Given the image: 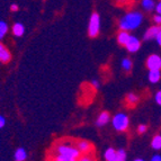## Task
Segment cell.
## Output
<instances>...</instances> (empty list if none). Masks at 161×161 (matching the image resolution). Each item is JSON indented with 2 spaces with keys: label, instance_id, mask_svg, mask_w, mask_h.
I'll use <instances>...</instances> for the list:
<instances>
[{
  "label": "cell",
  "instance_id": "cell-5",
  "mask_svg": "<svg viewBox=\"0 0 161 161\" xmlns=\"http://www.w3.org/2000/svg\"><path fill=\"white\" fill-rule=\"evenodd\" d=\"M147 67L149 70H160L161 69V58L157 54L150 55L147 60Z\"/></svg>",
  "mask_w": 161,
  "mask_h": 161
},
{
  "label": "cell",
  "instance_id": "cell-9",
  "mask_svg": "<svg viewBox=\"0 0 161 161\" xmlns=\"http://www.w3.org/2000/svg\"><path fill=\"white\" fill-rule=\"evenodd\" d=\"M75 145H77V148L80 150V152H82V153H88L89 151H90V149H92L90 143L87 142V141H83V140L78 141V142L75 143Z\"/></svg>",
  "mask_w": 161,
  "mask_h": 161
},
{
  "label": "cell",
  "instance_id": "cell-28",
  "mask_svg": "<svg viewBox=\"0 0 161 161\" xmlns=\"http://www.w3.org/2000/svg\"><path fill=\"white\" fill-rule=\"evenodd\" d=\"M156 10H157V13H158V14H160V15H161V3H159L158 5H157V7H156Z\"/></svg>",
  "mask_w": 161,
  "mask_h": 161
},
{
  "label": "cell",
  "instance_id": "cell-11",
  "mask_svg": "<svg viewBox=\"0 0 161 161\" xmlns=\"http://www.w3.org/2000/svg\"><path fill=\"white\" fill-rule=\"evenodd\" d=\"M108 121H109V114L106 113V112H103V113L98 116V119H97L96 124H97V126L100 127V126L106 125V124L108 123Z\"/></svg>",
  "mask_w": 161,
  "mask_h": 161
},
{
  "label": "cell",
  "instance_id": "cell-18",
  "mask_svg": "<svg viewBox=\"0 0 161 161\" xmlns=\"http://www.w3.org/2000/svg\"><path fill=\"white\" fill-rule=\"evenodd\" d=\"M7 32H8V25L3 20H0V40L5 36Z\"/></svg>",
  "mask_w": 161,
  "mask_h": 161
},
{
  "label": "cell",
  "instance_id": "cell-1",
  "mask_svg": "<svg viewBox=\"0 0 161 161\" xmlns=\"http://www.w3.org/2000/svg\"><path fill=\"white\" fill-rule=\"evenodd\" d=\"M55 153H54L53 159L57 161H75L79 160L80 158V150L77 148V145L72 144H65V143H61V144L57 145L54 149Z\"/></svg>",
  "mask_w": 161,
  "mask_h": 161
},
{
  "label": "cell",
  "instance_id": "cell-22",
  "mask_svg": "<svg viewBox=\"0 0 161 161\" xmlns=\"http://www.w3.org/2000/svg\"><path fill=\"white\" fill-rule=\"evenodd\" d=\"M156 102L161 106V90L156 94Z\"/></svg>",
  "mask_w": 161,
  "mask_h": 161
},
{
  "label": "cell",
  "instance_id": "cell-20",
  "mask_svg": "<svg viewBox=\"0 0 161 161\" xmlns=\"http://www.w3.org/2000/svg\"><path fill=\"white\" fill-rule=\"evenodd\" d=\"M126 100H127V103H129V104L135 105L137 102H139V98H137L136 95H134V94H129V95H127V97H126Z\"/></svg>",
  "mask_w": 161,
  "mask_h": 161
},
{
  "label": "cell",
  "instance_id": "cell-21",
  "mask_svg": "<svg viewBox=\"0 0 161 161\" xmlns=\"http://www.w3.org/2000/svg\"><path fill=\"white\" fill-rule=\"evenodd\" d=\"M122 67H123V69L125 71H130L132 68V61L130 59H124L122 61Z\"/></svg>",
  "mask_w": 161,
  "mask_h": 161
},
{
  "label": "cell",
  "instance_id": "cell-4",
  "mask_svg": "<svg viewBox=\"0 0 161 161\" xmlns=\"http://www.w3.org/2000/svg\"><path fill=\"white\" fill-rule=\"evenodd\" d=\"M129 117L123 113L117 114L113 118V126L116 131H125L129 127Z\"/></svg>",
  "mask_w": 161,
  "mask_h": 161
},
{
  "label": "cell",
  "instance_id": "cell-23",
  "mask_svg": "<svg viewBox=\"0 0 161 161\" xmlns=\"http://www.w3.org/2000/svg\"><path fill=\"white\" fill-rule=\"evenodd\" d=\"M137 131H139L140 134H142V133H144V132L147 131V126H145V125H140Z\"/></svg>",
  "mask_w": 161,
  "mask_h": 161
},
{
  "label": "cell",
  "instance_id": "cell-26",
  "mask_svg": "<svg viewBox=\"0 0 161 161\" xmlns=\"http://www.w3.org/2000/svg\"><path fill=\"white\" fill-rule=\"evenodd\" d=\"M156 40H157V42H158V44L161 46V31L158 33V35L156 36Z\"/></svg>",
  "mask_w": 161,
  "mask_h": 161
},
{
  "label": "cell",
  "instance_id": "cell-10",
  "mask_svg": "<svg viewBox=\"0 0 161 161\" xmlns=\"http://www.w3.org/2000/svg\"><path fill=\"white\" fill-rule=\"evenodd\" d=\"M130 36H131V35L127 33V31H122V32H119L117 35V42L121 44V45L125 46L127 43V41H129Z\"/></svg>",
  "mask_w": 161,
  "mask_h": 161
},
{
  "label": "cell",
  "instance_id": "cell-14",
  "mask_svg": "<svg viewBox=\"0 0 161 161\" xmlns=\"http://www.w3.org/2000/svg\"><path fill=\"white\" fill-rule=\"evenodd\" d=\"M27 158V152L25 151V149L19 148L15 151V160L16 161H24Z\"/></svg>",
  "mask_w": 161,
  "mask_h": 161
},
{
  "label": "cell",
  "instance_id": "cell-15",
  "mask_svg": "<svg viewBox=\"0 0 161 161\" xmlns=\"http://www.w3.org/2000/svg\"><path fill=\"white\" fill-rule=\"evenodd\" d=\"M105 159L108 161H116V151L113 148H109L105 152Z\"/></svg>",
  "mask_w": 161,
  "mask_h": 161
},
{
  "label": "cell",
  "instance_id": "cell-7",
  "mask_svg": "<svg viewBox=\"0 0 161 161\" xmlns=\"http://www.w3.org/2000/svg\"><path fill=\"white\" fill-rule=\"evenodd\" d=\"M10 52L8 51V48L6 47L3 44L0 43V62L3 63H7L10 61Z\"/></svg>",
  "mask_w": 161,
  "mask_h": 161
},
{
  "label": "cell",
  "instance_id": "cell-12",
  "mask_svg": "<svg viewBox=\"0 0 161 161\" xmlns=\"http://www.w3.org/2000/svg\"><path fill=\"white\" fill-rule=\"evenodd\" d=\"M13 33L15 36H17V37H20V36H23L25 33V27L23 24H20V23H16V24L13 26Z\"/></svg>",
  "mask_w": 161,
  "mask_h": 161
},
{
  "label": "cell",
  "instance_id": "cell-27",
  "mask_svg": "<svg viewBox=\"0 0 161 161\" xmlns=\"http://www.w3.org/2000/svg\"><path fill=\"white\" fill-rule=\"evenodd\" d=\"M92 85L95 87V88H99V82H98L97 80H92Z\"/></svg>",
  "mask_w": 161,
  "mask_h": 161
},
{
  "label": "cell",
  "instance_id": "cell-8",
  "mask_svg": "<svg viewBox=\"0 0 161 161\" xmlns=\"http://www.w3.org/2000/svg\"><path fill=\"white\" fill-rule=\"evenodd\" d=\"M161 31L160 26H153L150 27L149 30H147L144 34V40H151V38H156V36L158 35V33Z\"/></svg>",
  "mask_w": 161,
  "mask_h": 161
},
{
  "label": "cell",
  "instance_id": "cell-13",
  "mask_svg": "<svg viewBox=\"0 0 161 161\" xmlns=\"http://www.w3.org/2000/svg\"><path fill=\"white\" fill-rule=\"evenodd\" d=\"M161 78V73L160 70H150V73H149V80L152 83H157Z\"/></svg>",
  "mask_w": 161,
  "mask_h": 161
},
{
  "label": "cell",
  "instance_id": "cell-16",
  "mask_svg": "<svg viewBox=\"0 0 161 161\" xmlns=\"http://www.w3.org/2000/svg\"><path fill=\"white\" fill-rule=\"evenodd\" d=\"M151 145H152V148L154 149V150H160L161 149V135H157V136L152 140Z\"/></svg>",
  "mask_w": 161,
  "mask_h": 161
},
{
  "label": "cell",
  "instance_id": "cell-3",
  "mask_svg": "<svg viewBox=\"0 0 161 161\" xmlns=\"http://www.w3.org/2000/svg\"><path fill=\"white\" fill-rule=\"evenodd\" d=\"M100 30V17L97 13H94L90 17L88 25V34L90 37H96L99 34Z\"/></svg>",
  "mask_w": 161,
  "mask_h": 161
},
{
  "label": "cell",
  "instance_id": "cell-31",
  "mask_svg": "<svg viewBox=\"0 0 161 161\" xmlns=\"http://www.w3.org/2000/svg\"><path fill=\"white\" fill-rule=\"evenodd\" d=\"M115 1H117V3H125L127 0H115Z\"/></svg>",
  "mask_w": 161,
  "mask_h": 161
},
{
  "label": "cell",
  "instance_id": "cell-25",
  "mask_svg": "<svg viewBox=\"0 0 161 161\" xmlns=\"http://www.w3.org/2000/svg\"><path fill=\"white\" fill-rule=\"evenodd\" d=\"M5 124H6L5 117H3V115H0V129H3V127L5 126Z\"/></svg>",
  "mask_w": 161,
  "mask_h": 161
},
{
  "label": "cell",
  "instance_id": "cell-29",
  "mask_svg": "<svg viewBox=\"0 0 161 161\" xmlns=\"http://www.w3.org/2000/svg\"><path fill=\"white\" fill-rule=\"evenodd\" d=\"M152 161H161V157L157 154V156L152 157Z\"/></svg>",
  "mask_w": 161,
  "mask_h": 161
},
{
  "label": "cell",
  "instance_id": "cell-30",
  "mask_svg": "<svg viewBox=\"0 0 161 161\" xmlns=\"http://www.w3.org/2000/svg\"><path fill=\"white\" fill-rule=\"evenodd\" d=\"M10 9H11V11H17V10H18V6H17V5H11Z\"/></svg>",
  "mask_w": 161,
  "mask_h": 161
},
{
  "label": "cell",
  "instance_id": "cell-17",
  "mask_svg": "<svg viewBox=\"0 0 161 161\" xmlns=\"http://www.w3.org/2000/svg\"><path fill=\"white\" fill-rule=\"evenodd\" d=\"M142 6L145 10H152L154 8V1L153 0H142Z\"/></svg>",
  "mask_w": 161,
  "mask_h": 161
},
{
  "label": "cell",
  "instance_id": "cell-24",
  "mask_svg": "<svg viewBox=\"0 0 161 161\" xmlns=\"http://www.w3.org/2000/svg\"><path fill=\"white\" fill-rule=\"evenodd\" d=\"M153 19H154V22H156L158 25H160V24H161V15H160V14H158V15H156V16H154V18H153Z\"/></svg>",
  "mask_w": 161,
  "mask_h": 161
},
{
  "label": "cell",
  "instance_id": "cell-2",
  "mask_svg": "<svg viewBox=\"0 0 161 161\" xmlns=\"http://www.w3.org/2000/svg\"><path fill=\"white\" fill-rule=\"evenodd\" d=\"M142 15L140 13H130L119 20V28L123 31L135 30L141 25Z\"/></svg>",
  "mask_w": 161,
  "mask_h": 161
},
{
  "label": "cell",
  "instance_id": "cell-19",
  "mask_svg": "<svg viewBox=\"0 0 161 161\" xmlns=\"http://www.w3.org/2000/svg\"><path fill=\"white\" fill-rule=\"evenodd\" d=\"M126 159V152L123 149L116 151V161H124Z\"/></svg>",
  "mask_w": 161,
  "mask_h": 161
},
{
  "label": "cell",
  "instance_id": "cell-6",
  "mask_svg": "<svg viewBox=\"0 0 161 161\" xmlns=\"http://www.w3.org/2000/svg\"><path fill=\"white\" fill-rule=\"evenodd\" d=\"M125 46H126L127 51L134 53V52L139 51L140 46H141V43H140L139 38H136L135 36H130L129 41H127V43Z\"/></svg>",
  "mask_w": 161,
  "mask_h": 161
}]
</instances>
